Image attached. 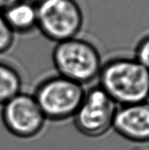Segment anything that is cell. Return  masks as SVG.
Segmentation results:
<instances>
[{
    "label": "cell",
    "instance_id": "1",
    "mask_svg": "<svg viewBox=\"0 0 149 150\" xmlns=\"http://www.w3.org/2000/svg\"><path fill=\"white\" fill-rule=\"evenodd\" d=\"M98 80V85L119 106L149 99V70L135 58L110 59L103 64Z\"/></svg>",
    "mask_w": 149,
    "mask_h": 150
},
{
    "label": "cell",
    "instance_id": "2",
    "mask_svg": "<svg viewBox=\"0 0 149 150\" xmlns=\"http://www.w3.org/2000/svg\"><path fill=\"white\" fill-rule=\"evenodd\" d=\"M52 60L58 75L83 86L97 79L103 66L97 47L77 37L56 43Z\"/></svg>",
    "mask_w": 149,
    "mask_h": 150
},
{
    "label": "cell",
    "instance_id": "3",
    "mask_svg": "<svg viewBox=\"0 0 149 150\" xmlns=\"http://www.w3.org/2000/svg\"><path fill=\"white\" fill-rule=\"evenodd\" d=\"M85 92L81 84L55 75L42 80L33 96L46 119L64 121L74 117Z\"/></svg>",
    "mask_w": 149,
    "mask_h": 150
},
{
    "label": "cell",
    "instance_id": "4",
    "mask_svg": "<svg viewBox=\"0 0 149 150\" xmlns=\"http://www.w3.org/2000/svg\"><path fill=\"white\" fill-rule=\"evenodd\" d=\"M35 6L37 28L49 40L59 43L81 31L83 13L76 0H39Z\"/></svg>",
    "mask_w": 149,
    "mask_h": 150
},
{
    "label": "cell",
    "instance_id": "5",
    "mask_svg": "<svg viewBox=\"0 0 149 150\" xmlns=\"http://www.w3.org/2000/svg\"><path fill=\"white\" fill-rule=\"evenodd\" d=\"M117 108L100 86H94L86 91L72 117L75 127L88 137H100L112 128Z\"/></svg>",
    "mask_w": 149,
    "mask_h": 150
},
{
    "label": "cell",
    "instance_id": "6",
    "mask_svg": "<svg viewBox=\"0 0 149 150\" xmlns=\"http://www.w3.org/2000/svg\"><path fill=\"white\" fill-rule=\"evenodd\" d=\"M1 116L6 130L22 139L40 134L47 120L34 96L22 92L3 104Z\"/></svg>",
    "mask_w": 149,
    "mask_h": 150
},
{
    "label": "cell",
    "instance_id": "7",
    "mask_svg": "<svg viewBox=\"0 0 149 150\" xmlns=\"http://www.w3.org/2000/svg\"><path fill=\"white\" fill-rule=\"evenodd\" d=\"M112 128L119 136L138 144L149 143V101L117 108Z\"/></svg>",
    "mask_w": 149,
    "mask_h": 150
},
{
    "label": "cell",
    "instance_id": "8",
    "mask_svg": "<svg viewBox=\"0 0 149 150\" xmlns=\"http://www.w3.org/2000/svg\"><path fill=\"white\" fill-rule=\"evenodd\" d=\"M2 14L15 34L30 33L37 28L35 3L22 0L8 7Z\"/></svg>",
    "mask_w": 149,
    "mask_h": 150
},
{
    "label": "cell",
    "instance_id": "9",
    "mask_svg": "<svg viewBox=\"0 0 149 150\" xmlns=\"http://www.w3.org/2000/svg\"><path fill=\"white\" fill-rule=\"evenodd\" d=\"M23 78L14 65L0 60V106L21 92Z\"/></svg>",
    "mask_w": 149,
    "mask_h": 150
},
{
    "label": "cell",
    "instance_id": "10",
    "mask_svg": "<svg viewBox=\"0 0 149 150\" xmlns=\"http://www.w3.org/2000/svg\"><path fill=\"white\" fill-rule=\"evenodd\" d=\"M15 35L3 14L0 12V54H3L11 48L15 42Z\"/></svg>",
    "mask_w": 149,
    "mask_h": 150
},
{
    "label": "cell",
    "instance_id": "11",
    "mask_svg": "<svg viewBox=\"0 0 149 150\" xmlns=\"http://www.w3.org/2000/svg\"><path fill=\"white\" fill-rule=\"evenodd\" d=\"M134 58L149 70V35L143 37L137 44Z\"/></svg>",
    "mask_w": 149,
    "mask_h": 150
},
{
    "label": "cell",
    "instance_id": "12",
    "mask_svg": "<svg viewBox=\"0 0 149 150\" xmlns=\"http://www.w3.org/2000/svg\"><path fill=\"white\" fill-rule=\"evenodd\" d=\"M22 0H0V12H3L8 7Z\"/></svg>",
    "mask_w": 149,
    "mask_h": 150
}]
</instances>
